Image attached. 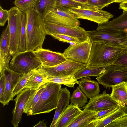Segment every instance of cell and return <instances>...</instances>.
<instances>
[{
  "label": "cell",
  "mask_w": 127,
  "mask_h": 127,
  "mask_svg": "<svg viewBox=\"0 0 127 127\" xmlns=\"http://www.w3.org/2000/svg\"><path fill=\"white\" fill-rule=\"evenodd\" d=\"M26 18V50L34 51L42 48L47 34L44 19L33 7L25 13Z\"/></svg>",
  "instance_id": "1"
},
{
  "label": "cell",
  "mask_w": 127,
  "mask_h": 127,
  "mask_svg": "<svg viewBox=\"0 0 127 127\" xmlns=\"http://www.w3.org/2000/svg\"><path fill=\"white\" fill-rule=\"evenodd\" d=\"M125 48L102 42H93L87 66H99L112 64Z\"/></svg>",
  "instance_id": "2"
},
{
  "label": "cell",
  "mask_w": 127,
  "mask_h": 127,
  "mask_svg": "<svg viewBox=\"0 0 127 127\" xmlns=\"http://www.w3.org/2000/svg\"><path fill=\"white\" fill-rule=\"evenodd\" d=\"M62 84L53 82L45 84L39 100L33 108L32 115L49 113L57 107Z\"/></svg>",
  "instance_id": "3"
},
{
  "label": "cell",
  "mask_w": 127,
  "mask_h": 127,
  "mask_svg": "<svg viewBox=\"0 0 127 127\" xmlns=\"http://www.w3.org/2000/svg\"><path fill=\"white\" fill-rule=\"evenodd\" d=\"M33 51L26 50L15 54L10 62L9 68L17 73L27 74L39 68L42 63Z\"/></svg>",
  "instance_id": "4"
},
{
  "label": "cell",
  "mask_w": 127,
  "mask_h": 127,
  "mask_svg": "<svg viewBox=\"0 0 127 127\" xmlns=\"http://www.w3.org/2000/svg\"><path fill=\"white\" fill-rule=\"evenodd\" d=\"M93 42H102L116 46L127 47V31L96 29L87 31Z\"/></svg>",
  "instance_id": "5"
},
{
  "label": "cell",
  "mask_w": 127,
  "mask_h": 127,
  "mask_svg": "<svg viewBox=\"0 0 127 127\" xmlns=\"http://www.w3.org/2000/svg\"><path fill=\"white\" fill-rule=\"evenodd\" d=\"M8 20L10 40V53L12 56L19 52L22 12L16 6L8 10Z\"/></svg>",
  "instance_id": "6"
},
{
  "label": "cell",
  "mask_w": 127,
  "mask_h": 127,
  "mask_svg": "<svg viewBox=\"0 0 127 127\" xmlns=\"http://www.w3.org/2000/svg\"><path fill=\"white\" fill-rule=\"evenodd\" d=\"M98 83L105 88H111L122 82L127 84V67L112 64L105 71L96 78Z\"/></svg>",
  "instance_id": "7"
},
{
  "label": "cell",
  "mask_w": 127,
  "mask_h": 127,
  "mask_svg": "<svg viewBox=\"0 0 127 127\" xmlns=\"http://www.w3.org/2000/svg\"><path fill=\"white\" fill-rule=\"evenodd\" d=\"M93 41L90 38L74 45H70L63 53L67 59L87 64Z\"/></svg>",
  "instance_id": "8"
},
{
  "label": "cell",
  "mask_w": 127,
  "mask_h": 127,
  "mask_svg": "<svg viewBox=\"0 0 127 127\" xmlns=\"http://www.w3.org/2000/svg\"><path fill=\"white\" fill-rule=\"evenodd\" d=\"M87 66L85 64L67 59L65 61L53 66L42 65L40 68L47 76L74 75Z\"/></svg>",
  "instance_id": "9"
},
{
  "label": "cell",
  "mask_w": 127,
  "mask_h": 127,
  "mask_svg": "<svg viewBox=\"0 0 127 127\" xmlns=\"http://www.w3.org/2000/svg\"><path fill=\"white\" fill-rule=\"evenodd\" d=\"M44 21L46 33L66 35L78 38L80 42L89 38L85 30L79 26H74L62 25Z\"/></svg>",
  "instance_id": "10"
},
{
  "label": "cell",
  "mask_w": 127,
  "mask_h": 127,
  "mask_svg": "<svg viewBox=\"0 0 127 127\" xmlns=\"http://www.w3.org/2000/svg\"><path fill=\"white\" fill-rule=\"evenodd\" d=\"M44 20L62 25L74 26L80 25V21L69 9L57 6Z\"/></svg>",
  "instance_id": "11"
},
{
  "label": "cell",
  "mask_w": 127,
  "mask_h": 127,
  "mask_svg": "<svg viewBox=\"0 0 127 127\" xmlns=\"http://www.w3.org/2000/svg\"><path fill=\"white\" fill-rule=\"evenodd\" d=\"M69 10L78 19H84L96 23L98 25L108 22L114 15L102 10L73 8Z\"/></svg>",
  "instance_id": "12"
},
{
  "label": "cell",
  "mask_w": 127,
  "mask_h": 127,
  "mask_svg": "<svg viewBox=\"0 0 127 127\" xmlns=\"http://www.w3.org/2000/svg\"><path fill=\"white\" fill-rule=\"evenodd\" d=\"M0 73L3 74L5 80V88L3 95L0 102L3 106L8 105L9 102L13 100V92L17 84L25 74L14 72L6 68Z\"/></svg>",
  "instance_id": "13"
},
{
  "label": "cell",
  "mask_w": 127,
  "mask_h": 127,
  "mask_svg": "<svg viewBox=\"0 0 127 127\" xmlns=\"http://www.w3.org/2000/svg\"><path fill=\"white\" fill-rule=\"evenodd\" d=\"M87 104L83 108L84 109L98 112L104 110L119 106L118 102L105 91L91 98Z\"/></svg>",
  "instance_id": "14"
},
{
  "label": "cell",
  "mask_w": 127,
  "mask_h": 127,
  "mask_svg": "<svg viewBox=\"0 0 127 127\" xmlns=\"http://www.w3.org/2000/svg\"><path fill=\"white\" fill-rule=\"evenodd\" d=\"M10 53L9 29L7 24L1 32L0 39V72L9 68Z\"/></svg>",
  "instance_id": "15"
},
{
  "label": "cell",
  "mask_w": 127,
  "mask_h": 127,
  "mask_svg": "<svg viewBox=\"0 0 127 127\" xmlns=\"http://www.w3.org/2000/svg\"><path fill=\"white\" fill-rule=\"evenodd\" d=\"M33 51L41 62L42 65L44 66H55L67 60L63 53L52 51L42 48L36 49Z\"/></svg>",
  "instance_id": "16"
},
{
  "label": "cell",
  "mask_w": 127,
  "mask_h": 127,
  "mask_svg": "<svg viewBox=\"0 0 127 127\" xmlns=\"http://www.w3.org/2000/svg\"><path fill=\"white\" fill-rule=\"evenodd\" d=\"M30 93V89H24L17 95L16 97L14 99L15 106L12 112V120L11 122L14 127H17L21 120L22 116Z\"/></svg>",
  "instance_id": "17"
},
{
  "label": "cell",
  "mask_w": 127,
  "mask_h": 127,
  "mask_svg": "<svg viewBox=\"0 0 127 127\" xmlns=\"http://www.w3.org/2000/svg\"><path fill=\"white\" fill-rule=\"evenodd\" d=\"M115 111L103 118L97 119L88 124L86 127H104L116 120L127 116V106L119 105Z\"/></svg>",
  "instance_id": "18"
},
{
  "label": "cell",
  "mask_w": 127,
  "mask_h": 127,
  "mask_svg": "<svg viewBox=\"0 0 127 127\" xmlns=\"http://www.w3.org/2000/svg\"><path fill=\"white\" fill-rule=\"evenodd\" d=\"M82 112L77 105L70 104L60 116L55 127H67Z\"/></svg>",
  "instance_id": "19"
},
{
  "label": "cell",
  "mask_w": 127,
  "mask_h": 127,
  "mask_svg": "<svg viewBox=\"0 0 127 127\" xmlns=\"http://www.w3.org/2000/svg\"><path fill=\"white\" fill-rule=\"evenodd\" d=\"M78 84L79 87L88 98H91L99 95V84L96 81L91 80L89 76L82 78Z\"/></svg>",
  "instance_id": "20"
},
{
  "label": "cell",
  "mask_w": 127,
  "mask_h": 127,
  "mask_svg": "<svg viewBox=\"0 0 127 127\" xmlns=\"http://www.w3.org/2000/svg\"><path fill=\"white\" fill-rule=\"evenodd\" d=\"M70 96V92L67 88H61L54 115L50 127H55L60 116L69 105Z\"/></svg>",
  "instance_id": "21"
},
{
  "label": "cell",
  "mask_w": 127,
  "mask_h": 127,
  "mask_svg": "<svg viewBox=\"0 0 127 127\" xmlns=\"http://www.w3.org/2000/svg\"><path fill=\"white\" fill-rule=\"evenodd\" d=\"M96 29L127 31V10L111 21L98 25Z\"/></svg>",
  "instance_id": "22"
},
{
  "label": "cell",
  "mask_w": 127,
  "mask_h": 127,
  "mask_svg": "<svg viewBox=\"0 0 127 127\" xmlns=\"http://www.w3.org/2000/svg\"><path fill=\"white\" fill-rule=\"evenodd\" d=\"M97 113L84 109L67 127H86L89 123L97 119Z\"/></svg>",
  "instance_id": "23"
},
{
  "label": "cell",
  "mask_w": 127,
  "mask_h": 127,
  "mask_svg": "<svg viewBox=\"0 0 127 127\" xmlns=\"http://www.w3.org/2000/svg\"><path fill=\"white\" fill-rule=\"evenodd\" d=\"M47 77L46 75L40 67L35 70L31 75L23 89L26 88L31 90L37 89L46 83Z\"/></svg>",
  "instance_id": "24"
},
{
  "label": "cell",
  "mask_w": 127,
  "mask_h": 127,
  "mask_svg": "<svg viewBox=\"0 0 127 127\" xmlns=\"http://www.w3.org/2000/svg\"><path fill=\"white\" fill-rule=\"evenodd\" d=\"M111 97L119 105L127 106V84L124 82L113 86Z\"/></svg>",
  "instance_id": "25"
},
{
  "label": "cell",
  "mask_w": 127,
  "mask_h": 127,
  "mask_svg": "<svg viewBox=\"0 0 127 127\" xmlns=\"http://www.w3.org/2000/svg\"><path fill=\"white\" fill-rule=\"evenodd\" d=\"M57 0H37L33 7L43 19L56 7Z\"/></svg>",
  "instance_id": "26"
},
{
  "label": "cell",
  "mask_w": 127,
  "mask_h": 127,
  "mask_svg": "<svg viewBox=\"0 0 127 127\" xmlns=\"http://www.w3.org/2000/svg\"><path fill=\"white\" fill-rule=\"evenodd\" d=\"M45 84L41 85L36 90H31L30 95L26 103L24 110V113L27 114L28 116L32 115V110L39 100L44 88Z\"/></svg>",
  "instance_id": "27"
},
{
  "label": "cell",
  "mask_w": 127,
  "mask_h": 127,
  "mask_svg": "<svg viewBox=\"0 0 127 127\" xmlns=\"http://www.w3.org/2000/svg\"><path fill=\"white\" fill-rule=\"evenodd\" d=\"M107 66V65L99 66H86L79 71L74 76L77 80L90 76L98 77L105 71Z\"/></svg>",
  "instance_id": "28"
},
{
  "label": "cell",
  "mask_w": 127,
  "mask_h": 127,
  "mask_svg": "<svg viewBox=\"0 0 127 127\" xmlns=\"http://www.w3.org/2000/svg\"><path fill=\"white\" fill-rule=\"evenodd\" d=\"M79 81L74 75L59 76H47L46 82H53L59 84H63L69 87H73Z\"/></svg>",
  "instance_id": "29"
},
{
  "label": "cell",
  "mask_w": 127,
  "mask_h": 127,
  "mask_svg": "<svg viewBox=\"0 0 127 127\" xmlns=\"http://www.w3.org/2000/svg\"><path fill=\"white\" fill-rule=\"evenodd\" d=\"M56 6L63 7L68 9L73 8L90 9H97L87 4L73 0H57Z\"/></svg>",
  "instance_id": "30"
},
{
  "label": "cell",
  "mask_w": 127,
  "mask_h": 127,
  "mask_svg": "<svg viewBox=\"0 0 127 127\" xmlns=\"http://www.w3.org/2000/svg\"><path fill=\"white\" fill-rule=\"evenodd\" d=\"M87 97L78 87L73 91L70 98V104L77 105L79 108L85 106L87 102Z\"/></svg>",
  "instance_id": "31"
},
{
  "label": "cell",
  "mask_w": 127,
  "mask_h": 127,
  "mask_svg": "<svg viewBox=\"0 0 127 127\" xmlns=\"http://www.w3.org/2000/svg\"><path fill=\"white\" fill-rule=\"evenodd\" d=\"M22 12L21 35L18 49L19 52L26 51L27 32L26 18V14Z\"/></svg>",
  "instance_id": "32"
},
{
  "label": "cell",
  "mask_w": 127,
  "mask_h": 127,
  "mask_svg": "<svg viewBox=\"0 0 127 127\" xmlns=\"http://www.w3.org/2000/svg\"><path fill=\"white\" fill-rule=\"evenodd\" d=\"M35 70L25 74L21 78L15 86L13 92V97L15 96L23 89L29 78Z\"/></svg>",
  "instance_id": "33"
},
{
  "label": "cell",
  "mask_w": 127,
  "mask_h": 127,
  "mask_svg": "<svg viewBox=\"0 0 127 127\" xmlns=\"http://www.w3.org/2000/svg\"><path fill=\"white\" fill-rule=\"evenodd\" d=\"M37 0H15L14 3L15 6L25 13L31 7H33Z\"/></svg>",
  "instance_id": "34"
},
{
  "label": "cell",
  "mask_w": 127,
  "mask_h": 127,
  "mask_svg": "<svg viewBox=\"0 0 127 127\" xmlns=\"http://www.w3.org/2000/svg\"><path fill=\"white\" fill-rule=\"evenodd\" d=\"M113 0H88L87 4L96 8L102 10L113 3Z\"/></svg>",
  "instance_id": "35"
},
{
  "label": "cell",
  "mask_w": 127,
  "mask_h": 127,
  "mask_svg": "<svg viewBox=\"0 0 127 127\" xmlns=\"http://www.w3.org/2000/svg\"><path fill=\"white\" fill-rule=\"evenodd\" d=\"M50 35L59 41L70 43L71 42L78 43L80 42L77 38L69 35L61 34L51 33Z\"/></svg>",
  "instance_id": "36"
},
{
  "label": "cell",
  "mask_w": 127,
  "mask_h": 127,
  "mask_svg": "<svg viewBox=\"0 0 127 127\" xmlns=\"http://www.w3.org/2000/svg\"><path fill=\"white\" fill-rule=\"evenodd\" d=\"M112 64L127 67V47L125 48Z\"/></svg>",
  "instance_id": "37"
},
{
  "label": "cell",
  "mask_w": 127,
  "mask_h": 127,
  "mask_svg": "<svg viewBox=\"0 0 127 127\" xmlns=\"http://www.w3.org/2000/svg\"><path fill=\"white\" fill-rule=\"evenodd\" d=\"M105 127H127V116L116 120Z\"/></svg>",
  "instance_id": "38"
},
{
  "label": "cell",
  "mask_w": 127,
  "mask_h": 127,
  "mask_svg": "<svg viewBox=\"0 0 127 127\" xmlns=\"http://www.w3.org/2000/svg\"><path fill=\"white\" fill-rule=\"evenodd\" d=\"M9 17L8 10L3 9L0 6V25L3 26L6 21L8 20Z\"/></svg>",
  "instance_id": "39"
},
{
  "label": "cell",
  "mask_w": 127,
  "mask_h": 127,
  "mask_svg": "<svg viewBox=\"0 0 127 127\" xmlns=\"http://www.w3.org/2000/svg\"><path fill=\"white\" fill-rule=\"evenodd\" d=\"M119 108V106L118 107H113L97 112V119L101 118L108 115L115 111Z\"/></svg>",
  "instance_id": "40"
},
{
  "label": "cell",
  "mask_w": 127,
  "mask_h": 127,
  "mask_svg": "<svg viewBox=\"0 0 127 127\" xmlns=\"http://www.w3.org/2000/svg\"><path fill=\"white\" fill-rule=\"evenodd\" d=\"M5 88V78L3 74L0 73V99L3 96Z\"/></svg>",
  "instance_id": "41"
},
{
  "label": "cell",
  "mask_w": 127,
  "mask_h": 127,
  "mask_svg": "<svg viewBox=\"0 0 127 127\" xmlns=\"http://www.w3.org/2000/svg\"><path fill=\"white\" fill-rule=\"evenodd\" d=\"M119 9H122L123 11L127 10V0L120 3Z\"/></svg>",
  "instance_id": "42"
},
{
  "label": "cell",
  "mask_w": 127,
  "mask_h": 127,
  "mask_svg": "<svg viewBox=\"0 0 127 127\" xmlns=\"http://www.w3.org/2000/svg\"><path fill=\"white\" fill-rule=\"evenodd\" d=\"M46 127V124L44 122V121H40L36 125L33 126V127Z\"/></svg>",
  "instance_id": "43"
},
{
  "label": "cell",
  "mask_w": 127,
  "mask_h": 127,
  "mask_svg": "<svg viewBox=\"0 0 127 127\" xmlns=\"http://www.w3.org/2000/svg\"><path fill=\"white\" fill-rule=\"evenodd\" d=\"M87 4L88 0H73Z\"/></svg>",
  "instance_id": "44"
},
{
  "label": "cell",
  "mask_w": 127,
  "mask_h": 127,
  "mask_svg": "<svg viewBox=\"0 0 127 127\" xmlns=\"http://www.w3.org/2000/svg\"><path fill=\"white\" fill-rule=\"evenodd\" d=\"M126 0H113V3H121L123 2Z\"/></svg>",
  "instance_id": "45"
}]
</instances>
